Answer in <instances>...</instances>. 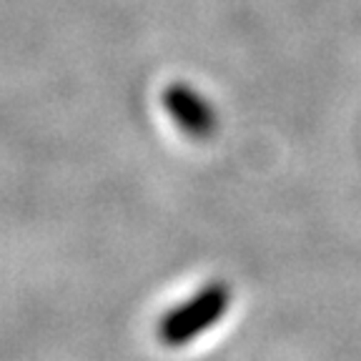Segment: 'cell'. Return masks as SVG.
Segmentation results:
<instances>
[{
	"label": "cell",
	"instance_id": "obj_1",
	"mask_svg": "<svg viewBox=\"0 0 361 361\" xmlns=\"http://www.w3.org/2000/svg\"><path fill=\"white\" fill-rule=\"evenodd\" d=\"M231 304V291L226 283H211L203 291H198L193 299H188V304L176 306L161 324V338L169 346H183L188 341L206 334L211 326L219 324V319H224V314L228 311Z\"/></svg>",
	"mask_w": 361,
	"mask_h": 361
}]
</instances>
